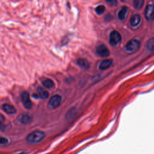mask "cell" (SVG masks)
I'll return each instance as SVG.
<instances>
[{
  "label": "cell",
  "mask_w": 154,
  "mask_h": 154,
  "mask_svg": "<svg viewBox=\"0 0 154 154\" xmlns=\"http://www.w3.org/2000/svg\"><path fill=\"white\" fill-rule=\"evenodd\" d=\"M128 12V8L126 6H123V7L121 8V9L120 10V11L118 13V18L120 20H123L126 18V14Z\"/></svg>",
  "instance_id": "4fadbf2b"
},
{
  "label": "cell",
  "mask_w": 154,
  "mask_h": 154,
  "mask_svg": "<svg viewBox=\"0 0 154 154\" xmlns=\"http://www.w3.org/2000/svg\"><path fill=\"white\" fill-rule=\"evenodd\" d=\"M9 143L8 138L3 136H0V146H6Z\"/></svg>",
  "instance_id": "ffe728a7"
},
{
  "label": "cell",
  "mask_w": 154,
  "mask_h": 154,
  "mask_svg": "<svg viewBox=\"0 0 154 154\" xmlns=\"http://www.w3.org/2000/svg\"><path fill=\"white\" fill-rule=\"evenodd\" d=\"M141 21V16L138 14H134L130 19V23L132 26L135 27L140 23Z\"/></svg>",
  "instance_id": "8fae6325"
},
{
  "label": "cell",
  "mask_w": 154,
  "mask_h": 154,
  "mask_svg": "<svg viewBox=\"0 0 154 154\" xmlns=\"http://www.w3.org/2000/svg\"><path fill=\"white\" fill-rule=\"evenodd\" d=\"M144 15L147 20H152L154 19V5L149 4L146 6Z\"/></svg>",
  "instance_id": "8992f818"
},
{
  "label": "cell",
  "mask_w": 154,
  "mask_h": 154,
  "mask_svg": "<svg viewBox=\"0 0 154 154\" xmlns=\"http://www.w3.org/2000/svg\"><path fill=\"white\" fill-rule=\"evenodd\" d=\"M144 4L143 0H135L133 1V5L135 8L137 10H140L142 8Z\"/></svg>",
  "instance_id": "e0dca14e"
},
{
  "label": "cell",
  "mask_w": 154,
  "mask_h": 154,
  "mask_svg": "<svg viewBox=\"0 0 154 154\" xmlns=\"http://www.w3.org/2000/svg\"><path fill=\"white\" fill-rule=\"evenodd\" d=\"M5 117L2 115H0V131H4L6 130L7 126L4 125Z\"/></svg>",
  "instance_id": "ac0fdd59"
},
{
  "label": "cell",
  "mask_w": 154,
  "mask_h": 154,
  "mask_svg": "<svg viewBox=\"0 0 154 154\" xmlns=\"http://www.w3.org/2000/svg\"><path fill=\"white\" fill-rule=\"evenodd\" d=\"M42 84H43L44 87H45L46 88H48V89L52 88L54 87V83L53 81L51 80V79H45L42 82Z\"/></svg>",
  "instance_id": "5bb4252c"
},
{
  "label": "cell",
  "mask_w": 154,
  "mask_h": 154,
  "mask_svg": "<svg viewBox=\"0 0 154 154\" xmlns=\"http://www.w3.org/2000/svg\"><path fill=\"white\" fill-rule=\"evenodd\" d=\"M45 137V134L44 132L42 131L36 130L29 133L27 135L26 140L29 144H35L41 142L44 139Z\"/></svg>",
  "instance_id": "6da1fadb"
},
{
  "label": "cell",
  "mask_w": 154,
  "mask_h": 154,
  "mask_svg": "<svg viewBox=\"0 0 154 154\" xmlns=\"http://www.w3.org/2000/svg\"><path fill=\"white\" fill-rule=\"evenodd\" d=\"M21 99L24 107L26 109H30L32 107V102L29 98V94L26 91H23L21 94Z\"/></svg>",
  "instance_id": "5b68a950"
},
{
  "label": "cell",
  "mask_w": 154,
  "mask_h": 154,
  "mask_svg": "<svg viewBox=\"0 0 154 154\" xmlns=\"http://www.w3.org/2000/svg\"><path fill=\"white\" fill-rule=\"evenodd\" d=\"M140 45V42L136 40V39H132L129 40L126 45L125 48L126 50L128 52H132L135 50H137Z\"/></svg>",
  "instance_id": "277c9868"
},
{
  "label": "cell",
  "mask_w": 154,
  "mask_h": 154,
  "mask_svg": "<svg viewBox=\"0 0 154 154\" xmlns=\"http://www.w3.org/2000/svg\"><path fill=\"white\" fill-rule=\"evenodd\" d=\"M105 7L104 5H100L97 6L96 8H95V11L97 14H102V13H103V12L105 11Z\"/></svg>",
  "instance_id": "d6986e66"
},
{
  "label": "cell",
  "mask_w": 154,
  "mask_h": 154,
  "mask_svg": "<svg viewBox=\"0 0 154 154\" xmlns=\"http://www.w3.org/2000/svg\"><path fill=\"white\" fill-rule=\"evenodd\" d=\"M31 121V117L28 114H22L18 118V122L20 125H27Z\"/></svg>",
  "instance_id": "9c48e42d"
},
{
  "label": "cell",
  "mask_w": 154,
  "mask_h": 154,
  "mask_svg": "<svg viewBox=\"0 0 154 154\" xmlns=\"http://www.w3.org/2000/svg\"><path fill=\"white\" fill-rule=\"evenodd\" d=\"M75 109H73V110H72V109L69 110V112L67 114V118L68 119H70L75 116Z\"/></svg>",
  "instance_id": "44dd1931"
},
{
  "label": "cell",
  "mask_w": 154,
  "mask_h": 154,
  "mask_svg": "<svg viewBox=\"0 0 154 154\" xmlns=\"http://www.w3.org/2000/svg\"><path fill=\"white\" fill-rule=\"evenodd\" d=\"M77 64L82 69L87 70L90 68V64L88 61L84 58H79L77 60Z\"/></svg>",
  "instance_id": "7c38bea8"
},
{
  "label": "cell",
  "mask_w": 154,
  "mask_h": 154,
  "mask_svg": "<svg viewBox=\"0 0 154 154\" xmlns=\"http://www.w3.org/2000/svg\"><path fill=\"white\" fill-rule=\"evenodd\" d=\"M122 40V36L117 31H112L109 34V43L112 46H117Z\"/></svg>",
  "instance_id": "7a4b0ae2"
},
{
  "label": "cell",
  "mask_w": 154,
  "mask_h": 154,
  "mask_svg": "<svg viewBox=\"0 0 154 154\" xmlns=\"http://www.w3.org/2000/svg\"><path fill=\"white\" fill-rule=\"evenodd\" d=\"M97 54L101 57H107L109 55V51L103 45H100L97 47L96 49Z\"/></svg>",
  "instance_id": "52a82bcc"
},
{
  "label": "cell",
  "mask_w": 154,
  "mask_h": 154,
  "mask_svg": "<svg viewBox=\"0 0 154 154\" xmlns=\"http://www.w3.org/2000/svg\"><path fill=\"white\" fill-rule=\"evenodd\" d=\"M61 97L60 95L56 94L52 96L49 102H48V106L51 108H58L61 102Z\"/></svg>",
  "instance_id": "3957f363"
},
{
  "label": "cell",
  "mask_w": 154,
  "mask_h": 154,
  "mask_svg": "<svg viewBox=\"0 0 154 154\" xmlns=\"http://www.w3.org/2000/svg\"><path fill=\"white\" fill-rule=\"evenodd\" d=\"M112 63H113V61H112V60H111V59L103 60V61H102L100 63L98 67L100 70H106L112 66Z\"/></svg>",
  "instance_id": "ba28073f"
},
{
  "label": "cell",
  "mask_w": 154,
  "mask_h": 154,
  "mask_svg": "<svg viewBox=\"0 0 154 154\" xmlns=\"http://www.w3.org/2000/svg\"><path fill=\"white\" fill-rule=\"evenodd\" d=\"M32 96H33V97H35V98H36V99L38 98V95H37V94H32Z\"/></svg>",
  "instance_id": "7402d4cb"
},
{
  "label": "cell",
  "mask_w": 154,
  "mask_h": 154,
  "mask_svg": "<svg viewBox=\"0 0 154 154\" xmlns=\"http://www.w3.org/2000/svg\"><path fill=\"white\" fill-rule=\"evenodd\" d=\"M147 49L150 51H154V37L150 38L146 45Z\"/></svg>",
  "instance_id": "2e32d148"
},
{
  "label": "cell",
  "mask_w": 154,
  "mask_h": 154,
  "mask_svg": "<svg viewBox=\"0 0 154 154\" xmlns=\"http://www.w3.org/2000/svg\"><path fill=\"white\" fill-rule=\"evenodd\" d=\"M3 110L8 114H14L16 112V108L8 103H4L2 105Z\"/></svg>",
  "instance_id": "30bf717a"
},
{
  "label": "cell",
  "mask_w": 154,
  "mask_h": 154,
  "mask_svg": "<svg viewBox=\"0 0 154 154\" xmlns=\"http://www.w3.org/2000/svg\"><path fill=\"white\" fill-rule=\"evenodd\" d=\"M38 93H39V96L42 99H47L48 97L49 93L46 90L43 89L41 87H39L38 88Z\"/></svg>",
  "instance_id": "9a60e30c"
}]
</instances>
